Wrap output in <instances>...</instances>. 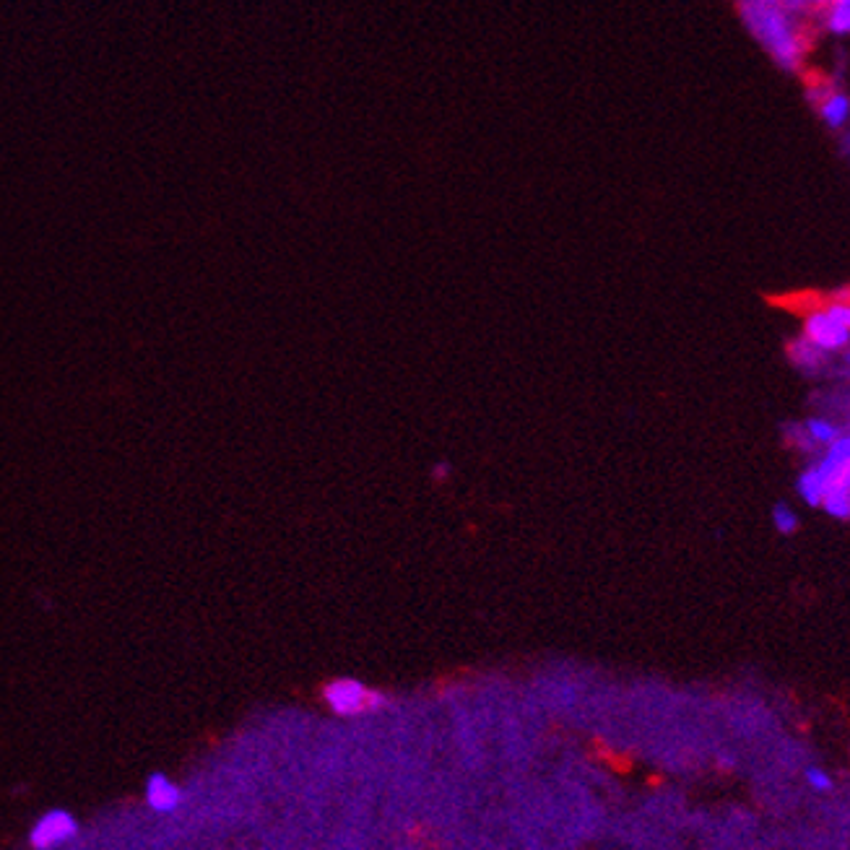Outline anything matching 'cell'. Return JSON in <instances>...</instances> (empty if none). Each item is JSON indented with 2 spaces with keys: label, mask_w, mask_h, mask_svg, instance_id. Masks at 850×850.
Returning <instances> with one entry per match:
<instances>
[{
  "label": "cell",
  "mask_w": 850,
  "mask_h": 850,
  "mask_svg": "<svg viewBox=\"0 0 850 850\" xmlns=\"http://www.w3.org/2000/svg\"><path fill=\"white\" fill-rule=\"evenodd\" d=\"M822 11L827 32L835 37H845L850 32V0H830Z\"/></svg>",
  "instance_id": "8"
},
{
  "label": "cell",
  "mask_w": 850,
  "mask_h": 850,
  "mask_svg": "<svg viewBox=\"0 0 850 850\" xmlns=\"http://www.w3.org/2000/svg\"><path fill=\"white\" fill-rule=\"evenodd\" d=\"M804 338L822 351H838L850 338V307L848 302H835L827 310L817 312L806 320Z\"/></svg>",
  "instance_id": "2"
},
{
  "label": "cell",
  "mask_w": 850,
  "mask_h": 850,
  "mask_svg": "<svg viewBox=\"0 0 850 850\" xmlns=\"http://www.w3.org/2000/svg\"><path fill=\"white\" fill-rule=\"evenodd\" d=\"M778 3L786 8V11H791L793 16H799V13L812 11V8H825L830 0H778Z\"/></svg>",
  "instance_id": "15"
},
{
  "label": "cell",
  "mask_w": 850,
  "mask_h": 850,
  "mask_svg": "<svg viewBox=\"0 0 850 850\" xmlns=\"http://www.w3.org/2000/svg\"><path fill=\"white\" fill-rule=\"evenodd\" d=\"M741 19L752 37L770 52L783 71H796L804 60L806 42L796 16L778 0H739Z\"/></svg>",
  "instance_id": "1"
},
{
  "label": "cell",
  "mask_w": 850,
  "mask_h": 850,
  "mask_svg": "<svg viewBox=\"0 0 850 850\" xmlns=\"http://www.w3.org/2000/svg\"><path fill=\"white\" fill-rule=\"evenodd\" d=\"M806 432H809V437H812L817 445H830L835 437H840L838 427L827 422V419H809V422H806Z\"/></svg>",
  "instance_id": "11"
},
{
  "label": "cell",
  "mask_w": 850,
  "mask_h": 850,
  "mask_svg": "<svg viewBox=\"0 0 850 850\" xmlns=\"http://www.w3.org/2000/svg\"><path fill=\"white\" fill-rule=\"evenodd\" d=\"M804 780H806V786L812 788V791H817V793L832 791L830 773H827V770H822V767H806Z\"/></svg>",
  "instance_id": "12"
},
{
  "label": "cell",
  "mask_w": 850,
  "mask_h": 850,
  "mask_svg": "<svg viewBox=\"0 0 850 850\" xmlns=\"http://www.w3.org/2000/svg\"><path fill=\"white\" fill-rule=\"evenodd\" d=\"M786 440L788 445H793V448H799V450H806V453L814 450V445H817V442L809 437L806 427H801V424H791V427H786Z\"/></svg>",
  "instance_id": "13"
},
{
  "label": "cell",
  "mask_w": 850,
  "mask_h": 850,
  "mask_svg": "<svg viewBox=\"0 0 850 850\" xmlns=\"http://www.w3.org/2000/svg\"><path fill=\"white\" fill-rule=\"evenodd\" d=\"M788 359H791V362L796 364L799 370L817 372V370H822V364H825L827 351L817 349L812 341H806V338L801 336V338H796V341H791V344H788Z\"/></svg>",
  "instance_id": "7"
},
{
  "label": "cell",
  "mask_w": 850,
  "mask_h": 850,
  "mask_svg": "<svg viewBox=\"0 0 850 850\" xmlns=\"http://www.w3.org/2000/svg\"><path fill=\"white\" fill-rule=\"evenodd\" d=\"M822 505H825V510L832 515V518L848 520V515H850V487L832 489L830 494H825Z\"/></svg>",
  "instance_id": "9"
},
{
  "label": "cell",
  "mask_w": 850,
  "mask_h": 850,
  "mask_svg": "<svg viewBox=\"0 0 850 850\" xmlns=\"http://www.w3.org/2000/svg\"><path fill=\"white\" fill-rule=\"evenodd\" d=\"M146 801L154 812L169 814L180 806L182 791L175 780H169L164 773H151L146 780Z\"/></svg>",
  "instance_id": "5"
},
{
  "label": "cell",
  "mask_w": 850,
  "mask_h": 850,
  "mask_svg": "<svg viewBox=\"0 0 850 850\" xmlns=\"http://www.w3.org/2000/svg\"><path fill=\"white\" fill-rule=\"evenodd\" d=\"M325 702L338 715H362L383 708L385 697L364 687L357 679H338L325 687Z\"/></svg>",
  "instance_id": "3"
},
{
  "label": "cell",
  "mask_w": 850,
  "mask_h": 850,
  "mask_svg": "<svg viewBox=\"0 0 850 850\" xmlns=\"http://www.w3.org/2000/svg\"><path fill=\"white\" fill-rule=\"evenodd\" d=\"M832 89H835V86H832L830 81H814V84L806 89V97H809V102L817 107V104L822 102V99H825Z\"/></svg>",
  "instance_id": "16"
},
{
  "label": "cell",
  "mask_w": 850,
  "mask_h": 850,
  "mask_svg": "<svg viewBox=\"0 0 850 850\" xmlns=\"http://www.w3.org/2000/svg\"><path fill=\"white\" fill-rule=\"evenodd\" d=\"M799 492L801 497H804L809 505H822V479H819L817 468H809V471H804L799 479Z\"/></svg>",
  "instance_id": "10"
},
{
  "label": "cell",
  "mask_w": 850,
  "mask_h": 850,
  "mask_svg": "<svg viewBox=\"0 0 850 850\" xmlns=\"http://www.w3.org/2000/svg\"><path fill=\"white\" fill-rule=\"evenodd\" d=\"M817 110H819V117H822V120H825L830 128L840 130L843 125H848V117H850L848 94H843V91H838V89H832L830 94H827V97L817 104Z\"/></svg>",
  "instance_id": "6"
},
{
  "label": "cell",
  "mask_w": 850,
  "mask_h": 850,
  "mask_svg": "<svg viewBox=\"0 0 850 850\" xmlns=\"http://www.w3.org/2000/svg\"><path fill=\"white\" fill-rule=\"evenodd\" d=\"M78 835V822L65 809H52L37 819V825L29 832V843L37 850H55Z\"/></svg>",
  "instance_id": "4"
},
{
  "label": "cell",
  "mask_w": 850,
  "mask_h": 850,
  "mask_svg": "<svg viewBox=\"0 0 850 850\" xmlns=\"http://www.w3.org/2000/svg\"><path fill=\"white\" fill-rule=\"evenodd\" d=\"M773 520H775V528H778L780 533H786V536H791V533L799 528V518H796V513H793V510H788L786 505L775 507Z\"/></svg>",
  "instance_id": "14"
}]
</instances>
